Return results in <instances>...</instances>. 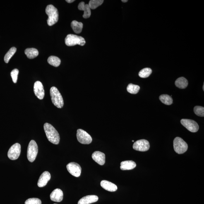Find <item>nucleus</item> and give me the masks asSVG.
Listing matches in <instances>:
<instances>
[{
  "mask_svg": "<svg viewBox=\"0 0 204 204\" xmlns=\"http://www.w3.org/2000/svg\"><path fill=\"white\" fill-rule=\"evenodd\" d=\"M44 128L49 141L54 145H58L60 141L59 135L54 127L49 123H46Z\"/></svg>",
  "mask_w": 204,
  "mask_h": 204,
  "instance_id": "obj_1",
  "label": "nucleus"
},
{
  "mask_svg": "<svg viewBox=\"0 0 204 204\" xmlns=\"http://www.w3.org/2000/svg\"><path fill=\"white\" fill-rule=\"evenodd\" d=\"M46 12L49 17L47 20L48 25L52 26L57 23L59 13L57 8L52 5H49L46 7Z\"/></svg>",
  "mask_w": 204,
  "mask_h": 204,
  "instance_id": "obj_2",
  "label": "nucleus"
},
{
  "mask_svg": "<svg viewBox=\"0 0 204 204\" xmlns=\"http://www.w3.org/2000/svg\"><path fill=\"white\" fill-rule=\"evenodd\" d=\"M50 95L53 104L58 108H62L64 106V100L57 88L55 87H51L50 89Z\"/></svg>",
  "mask_w": 204,
  "mask_h": 204,
  "instance_id": "obj_3",
  "label": "nucleus"
},
{
  "mask_svg": "<svg viewBox=\"0 0 204 204\" xmlns=\"http://www.w3.org/2000/svg\"><path fill=\"white\" fill-rule=\"evenodd\" d=\"M65 44L68 46L76 45L84 46L85 44V39L83 37L73 34H69L65 39Z\"/></svg>",
  "mask_w": 204,
  "mask_h": 204,
  "instance_id": "obj_4",
  "label": "nucleus"
},
{
  "mask_svg": "<svg viewBox=\"0 0 204 204\" xmlns=\"http://www.w3.org/2000/svg\"><path fill=\"white\" fill-rule=\"evenodd\" d=\"M38 146L35 141L32 140L29 143L27 149V157L29 162H33L38 153Z\"/></svg>",
  "mask_w": 204,
  "mask_h": 204,
  "instance_id": "obj_5",
  "label": "nucleus"
},
{
  "mask_svg": "<svg viewBox=\"0 0 204 204\" xmlns=\"http://www.w3.org/2000/svg\"><path fill=\"white\" fill-rule=\"evenodd\" d=\"M173 144L175 151L176 153L183 154L188 150V144L180 137H177L175 138Z\"/></svg>",
  "mask_w": 204,
  "mask_h": 204,
  "instance_id": "obj_6",
  "label": "nucleus"
},
{
  "mask_svg": "<svg viewBox=\"0 0 204 204\" xmlns=\"http://www.w3.org/2000/svg\"><path fill=\"white\" fill-rule=\"evenodd\" d=\"M76 137L77 140L80 143L89 145L92 143V137L86 131L83 129H79L77 130Z\"/></svg>",
  "mask_w": 204,
  "mask_h": 204,
  "instance_id": "obj_7",
  "label": "nucleus"
},
{
  "mask_svg": "<svg viewBox=\"0 0 204 204\" xmlns=\"http://www.w3.org/2000/svg\"><path fill=\"white\" fill-rule=\"evenodd\" d=\"M21 152V146L19 143H16L10 147L8 152V157L12 160H16L19 157Z\"/></svg>",
  "mask_w": 204,
  "mask_h": 204,
  "instance_id": "obj_8",
  "label": "nucleus"
},
{
  "mask_svg": "<svg viewBox=\"0 0 204 204\" xmlns=\"http://www.w3.org/2000/svg\"><path fill=\"white\" fill-rule=\"evenodd\" d=\"M181 123L183 126L192 132H196L199 129V126L196 121L192 119H183Z\"/></svg>",
  "mask_w": 204,
  "mask_h": 204,
  "instance_id": "obj_9",
  "label": "nucleus"
},
{
  "mask_svg": "<svg viewBox=\"0 0 204 204\" xmlns=\"http://www.w3.org/2000/svg\"><path fill=\"white\" fill-rule=\"evenodd\" d=\"M133 148L134 150L141 152L147 151L150 148V144L148 141L145 139L137 141L133 144Z\"/></svg>",
  "mask_w": 204,
  "mask_h": 204,
  "instance_id": "obj_10",
  "label": "nucleus"
},
{
  "mask_svg": "<svg viewBox=\"0 0 204 204\" xmlns=\"http://www.w3.org/2000/svg\"><path fill=\"white\" fill-rule=\"evenodd\" d=\"M67 169L70 174L75 177H78L81 172V168L78 163L75 162H71L67 165Z\"/></svg>",
  "mask_w": 204,
  "mask_h": 204,
  "instance_id": "obj_11",
  "label": "nucleus"
},
{
  "mask_svg": "<svg viewBox=\"0 0 204 204\" xmlns=\"http://www.w3.org/2000/svg\"><path fill=\"white\" fill-rule=\"evenodd\" d=\"M34 92L36 97L39 99H42L45 95L43 85L40 81H37L34 84Z\"/></svg>",
  "mask_w": 204,
  "mask_h": 204,
  "instance_id": "obj_12",
  "label": "nucleus"
},
{
  "mask_svg": "<svg viewBox=\"0 0 204 204\" xmlns=\"http://www.w3.org/2000/svg\"><path fill=\"white\" fill-rule=\"evenodd\" d=\"M51 179L50 173L48 171H45L41 175L37 182V186L39 187L42 188L47 185L48 181Z\"/></svg>",
  "mask_w": 204,
  "mask_h": 204,
  "instance_id": "obj_13",
  "label": "nucleus"
},
{
  "mask_svg": "<svg viewBox=\"0 0 204 204\" xmlns=\"http://www.w3.org/2000/svg\"><path fill=\"white\" fill-rule=\"evenodd\" d=\"M93 160L99 165H103L105 163V155L102 152L95 151L92 155Z\"/></svg>",
  "mask_w": 204,
  "mask_h": 204,
  "instance_id": "obj_14",
  "label": "nucleus"
},
{
  "mask_svg": "<svg viewBox=\"0 0 204 204\" xmlns=\"http://www.w3.org/2000/svg\"><path fill=\"white\" fill-rule=\"evenodd\" d=\"M50 198L53 201L61 202L62 201L63 198V192L59 189H56L51 193Z\"/></svg>",
  "mask_w": 204,
  "mask_h": 204,
  "instance_id": "obj_15",
  "label": "nucleus"
},
{
  "mask_svg": "<svg viewBox=\"0 0 204 204\" xmlns=\"http://www.w3.org/2000/svg\"><path fill=\"white\" fill-rule=\"evenodd\" d=\"M98 197L95 195H89L80 199L78 204H90L98 201Z\"/></svg>",
  "mask_w": 204,
  "mask_h": 204,
  "instance_id": "obj_16",
  "label": "nucleus"
},
{
  "mask_svg": "<svg viewBox=\"0 0 204 204\" xmlns=\"http://www.w3.org/2000/svg\"><path fill=\"white\" fill-rule=\"evenodd\" d=\"M101 186L106 191L115 192L117 190V186L111 182L107 180H102L101 182Z\"/></svg>",
  "mask_w": 204,
  "mask_h": 204,
  "instance_id": "obj_17",
  "label": "nucleus"
},
{
  "mask_svg": "<svg viewBox=\"0 0 204 204\" xmlns=\"http://www.w3.org/2000/svg\"><path fill=\"white\" fill-rule=\"evenodd\" d=\"M78 9L84 11L83 17L84 18H88L91 16V10L88 4H85L84 2H80L78 6Z\"/></svg>",
  "mask_w": 204,
  "mask_h": 204,
  "instance_id": "obj_18",
  "label": "nucleus"
},
{
  "mask_svg": "<svg viewBox=\"0 0 204 204\" xmlns=\"http://www.w3.org/2000/svg\"><path fill=\"white\" fill-rule=\"evenodd\" d=\"M136 167V164L133 161H123L121 163L120 169L122 170H129Z\"/></svg>",
  "mask_w": 204,
  "mask_h": 204,
  "instance_id": "obj_19",
  "label": "nucleus"
},
{
  "mask_svg": "<svg viewBox=\"0 0 204 204\" xmlns=\"http://www.w3.org/2000/svg\"><path fill=\"white\" fill-rule=\"evenodd\" d=\"M25 54L29 59H32L38 55L39 52L38 50L35 48H28L25 50Z\"/></svg>",
  "mask_w": 204,
  "mask_h": 204,
  "instance_id": "obj_20",
  "label": "nucleus"
},
{
  "mask_svg": "<svg viewBox=\"0 0 204 204\" xmlns=\"http://www.w3.org/2000/svg\"><path fill=\"white\" fill-rule=\"evenodd\" d=\"M71 26L75 33L79 34L83 30V24L81 22L73 20L71 23Z\"/></svg>",
  "mask_w": 204,
  "mask_h": 204,
  "instance_id": "obj_21",
  "label": "nucleus"
},
{
  "mask_svg": "<svg viewBox=\"0 0 204 204\" xmlns=\"http://www.w3.org/2000/svg\"><path fill=\"white\" fill-rule=\"evenodd\" d=\"M175 85L179 88L184 89L188 86V82L186 79L184 77H180L176 80Z\"/></svg>",
  "mask_w": 204,
  "mask_h": 204,
  "instance_id": "obj_22",
  "label": "nucleus"
},
{
  "mask_svg": "<svg viewBox=\"0 0 204 204\" xmlns=\"http://www.w3.org/2000/svg\"><path fill=\"white\" fill-rule=\"evenodd\" d=\"M48 62L51 66L58 67L61 64V61L59 58L55 56H51L48 58Z\"/></svg>",
  "mask_w": 204,
  "mask_h": 204,
  "instance_id": "obj_23",
  "label": "nucleus"
},
{
  "mask_svg": "<svg viewBox=\"0 0 204 204\" xmlns=\"http://www.w3.org/2000/svg\"><path fill=\"white\" fill-rule=\"evenodd\" d=\"M159 100L163 103L167 105H171L173 103V99L171 96L166 94L159 96Z\"/></svg>",
  "mask_w": 204,
  "mask_h": 204,
  "instance_id": "obj_24",
  "label": "nucleus"
},
{
  "mask_svg": "<svg viewBox=\"0 0 204 204\" xmlns=\"http://www.w3.org/2000/svg\"><path fill=\"white\" fill-rule=\"evenodd\" d=\"M140 87L139 85H133L132 84H129L127 87V90L129 93L136 94L139 91Z\"/></svg>",
  "mask_w": 204,
  "mask_h": 204,
  "instance_id": "obj_25",
  "label": "nucleus"
},
{
  "mask_svg": "<svg viewBox=\"0 0 204 204\" xmlns=\"http://www.w3.org/2000/svg\"><path fill=\"white\" fill-rule=\"evenodd\" d=\"M16 48L15 47H12L9 50V51L5 55L4 58L5 63H8L9 62L10 60L11 59V57H12L14 54L16 53Z\"/></svg>",
  "mask_w": 204,
  "mask_h": 204,
  "instance_id": "obj_26",
  "label": "nucleus"
},
{
  "mask_svg": "<svg viewBox=\"0 0 204 204\" xmlns=\"http://www.w3.org/2000/svg\"><path fill=\"white\" fill-rule=\"evenodd\" d=\"M152 70L150 68H145L141 70L138 73L139 76L141 78H147L151 74Z\"/></svg>",
  "mask_w": 204,
  "mask_h": 204,
  "instance_id": "obj_27",
  "label": "nucleus"
},
{
  "mask_svg": "<svg viewBox=\"0 0 204 204\" xmlns=\"http://www.w3.org/2000/svg\"><path fill=\"white\" fill-rule=\"evenodd\" d=\"M103 2V0H91L88 5L90 9L94 10L102 5Z\"/></svg>",
  "mask_w": 204,
  "mask_h": 204,
  "instance_id": "obj_28",
  "label": "nucleus"
},
{
  "mask_svg": "<svg viewBox=\"0 0 204 204\" xmlns=\"http://www.w3.org/2000/svg\"><path fill=\"white\" fill-rule=\"evenodd\" d=\"M195 114L198 116L203 117L204 116V108L202 106H196L193 109Z\"/></svg>",
  "mask_w": 204,
  "mask_h": 204,
  "instance_id": "obj_29",
  "label": "nucleus"
},
{
  "mask_svg": "<svg viewBox=\"0 0 204 204\" xmlns=\"http://www.w3.org/2000/svg\"><path fill=\"white\" fill-rule=\"evenodd\" d=\"M25 204H41V200L39 198H29L25 202Z\"/></svg>",
  "mask_w": 204,
  "mask_h": 204,
  "instance_id": "obj_30",
  "label": "nucleus"
},
{
  "mask_svg": "<svg viewBox=\"0 0 204 204\" xmlns=\"http://www.w3.org/2000/svg\"><path fill=\"white\" fill-rule=\"evenodd\" d=\"M19 72V70L16 68L13 70L11 72V76L14 83H17Z\"/></svg>",
  "mask_w": 204,
  "mask_h": 204,
  "instance_id": "obj_31",
  "label": "nucleus"
},
{
  "mask_svg": "<svg viewBox=\"0 0 204 204\" xmlns=\"http://www.w3.org/2000/svg\"><path fill=\"white\" fill-rule=\"evenodd\" d=\"M66 1L68 3H71L75 1L74 0H66Z\"/></svg>",
  "mask_w": 204,
  "mask_h": 204,
  "instance_id": "obj_32",
  "label": "nucleus"
},
{
  "mask_svg": "<svg viewBox=\"0 0 204 204\" xmlns=\"http://www.w3.org/2000/svg\"><path fill=\"white\" fill-rule=\"evenodd\" d=\"M122 2H126L128 1V0H122Z\"/></svg>",
  "mask_w": 204,
  "mask_h": 204,
  "instance_id": "obj_33",
  "label": "nucleus"
},
{
  "mask_svg": "<svg viewBox=\"0 0 204 204\" xmlns=\"http://www.w3.org/2000/svg\"><path fill=\"white\" fill-rule=\"evenodd\" d=\"M203 90L204 91V84H203Z\"/></svg>",
  "mask_w": 204,
  "mask_h": 204,
  "instance_id": "obj_34",
  "label": "nucleus"
},
{
  "mask_svg": "<svg viewBox=\"0 0 204 204\" xmlns=\"http://www.w3.org/2000/svg\"><path fill=\"white\" fill-rule=\"evenodd\" d=\"M132 142H134V140H132Z\"/></svg>",
  "mask_w": 204,
  "mask_h": 204,
  "instance_id": "obj_35",
  "label": "nucleus"
},
{
  "mask_svg": "<svg viewBox=\"0 0 204 204\" xmlns=\"http://www.w3.org/2000/svg\"></svg>",
  "mask_w": 204,
  "mask_h": 204,
  "instance_id": "obj_36",
  "label": "nucleus"
}]
</instances>
